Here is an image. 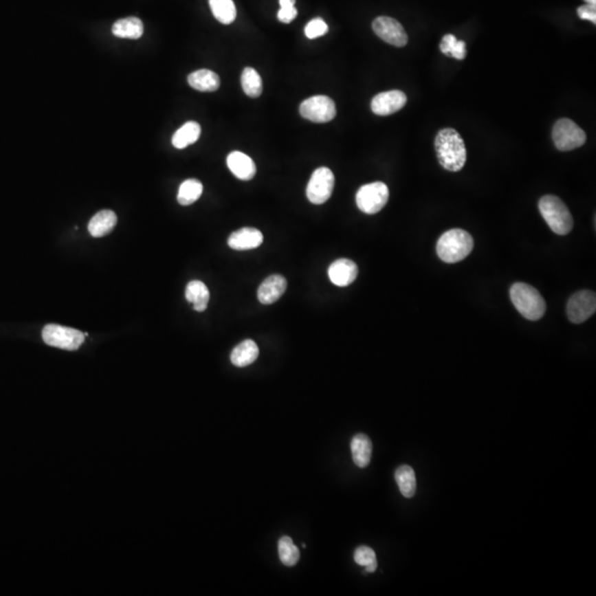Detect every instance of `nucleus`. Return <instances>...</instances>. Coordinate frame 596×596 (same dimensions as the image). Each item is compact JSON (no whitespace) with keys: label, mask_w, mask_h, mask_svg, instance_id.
Masks as SVG:
<instances>
[{"label":"nucleus","mask_w":596,"mask_h":596,"mask_svg":"<svg viewBox=\"0 0 596 596\" xmlns=\"http://www.w3.org/2000/svg\"><path fill=\"white\" fill-rule=\"evenodd\" d=\"M435 151L437 159L446 170L456 173L462 170L466 164V146L461 135L454 129H441L435 138Z\"/></svg>","instance_id":"1"},{"label":"nucleus","mask_w":596,"mask_h":596,"mask_svg":"<svg viewBox=\"0 0 596 596\" xmlns=\"http://www.w3.org/2000/svg\"><path fill=\"white\" fill-rule=\"evenodd\" d=\"M474 249V240L462 229H452L441 235L437 244L439 258L445 263H457L467 258Z\"/></svg>","instance_id":"2"},{"label":"nucleus","mask_w":596,"mask_h":596,"mask_svg":"<svg viewBox=\"0 0 596 596\" xmlns=\"http://www.w3.org/2000/svg\"><path fill=\"white\" fill-rule=\"evenodd\" d=\"M510 298L521 316L529 320H539L546 313V302L540 293L526 283H516L510 289Z\"/></svg>","instance_id":"3"},{"label":"nucleus","mask_w":596,"mask_h":596,"mask_svg":"<svg viewBox=\"0 0 596 596\" xmlns=\"http://www.w3.org/2000/svg\"><path fill=\"white\" fill-rule=\"evenodd\" d=\"M539 210L550 229L559 235H566L573 228V217L566 203L555 196H544L539 201Z\"/></svg>","instance_id":"4"},{"label":"nucleus","mask_w":596,"mask_h":596,"mask_svg":"<svg viewBox=\"0 0 596 596\" xmlns=\"http://www.w3.org/2000/svg\"><path fill=\"white\" fill-rule=\"evenodd\" d=\"M552 140L559 151H570L584 145L586 134L570 118H561L554 124Z\"/></svg>","instance_id":"5"},{"label":"nucleus","mask_w":596,"mask_h":596,"mask_svg":"<svg viewBox=\"0 0 596 596\" xmlns=\"http://www.w3.org/2000/svg\"><path fill=\"white\" fill-rule=\"evenodd\" d=\"M389 200V188L381 181L362 186L357 192L355 202L359 209L367 214L380 212Z\"/></svg>","instance_id":"6"},{"label":"nucleus","mask_w":596,"mask_h":596,"mask_svg":"<svg viewBox=\"0 0 596 596\" xmlns=\"http://www.w3.org/2000/svg\"><path fill=\"white\" fill-rule=\"evenodd\" d=\"M43 339L45 344L52 347L76 350L85 342V335L73 328L50 324L43 328Z\"/></svg>","instance_id":"7"},{"label":"nucleus","mask_w":596,"mask_h":596,"mask_svg":"<svg viewBox=\"0 0 596 596\" xmlns=\"http://www.w3.org/2000/svg\"><path fill=\"white\" fill-rule=\"evenodd\" d=\"M335 187V176L327 167H320L311 175L306 196L313 205H322L331 198Z\"/></svg>","instance_id":"8"},{"label":"nucleus","mask_w":596,"mask_h":596,"mask_svg":"<svg viewBox=\"0 0 596 596\" xmlns=\"http://www.w3.org/2000/svg\"><path fill=\"white\" fill-rule=\"evenodd\" d=\"M300 113L313 123H328L336 118V105L328 96H311L300 104Z\"/></svg>","instance_id":"9"},{"label":"nucleus","mask_w":596,"mask_h":596,"mask_svg":"<svg viewBox=\"0 0 596 596\" xmlns=\"http://www.w3.org/2000/svg\"><path fill=\"white\" fill-rule=\"evenodd\" d=\"M596 311V296L594 291H580L572 295L566 305V315L573 324H582Z\"/></svg>","instance_id":"10"},{"label":"nucleus","mask_w":596,"mask_h":596,"mask_svg":"<svg viewBox=\"0 0 596 596\" xmlns=\"http://www.w3.org/2000/svg\"><path fill=\"white\" fill-rule=\"evenodd\" d=\"M375 34L384 40V43L402 48L408 45L409 38L404 30V25L397 20L390 17H378L373 23Z\"/></svg>","instance_id":"11"},{"label":"nucleus","mask_w":596,"mask_h":596,"mask_svg":"<svg viewBox=\"0 0 596 596\" xmlns=\"http://www.w3.org/2000/svg\"><path fill=\"white\" fill-rule=\"evenodd\" d=\"M406 101L408 98L402 91L379 93L371 101V111L379 116H388L404 109Z\"/></svg>","instance_id":"12"},{"label":"nucleus","mask_w":596,"mask_h":596,"mask_svg":"<svg viewBox=\"0 0 596 596\" xmlns=\"http://www.w3.org/2000/svg\"><path fill=\"white\" fill-rule=\"evenodd\" d=\"M358 266L353 261L340 258L331 263L328 269V276L331 283L339 287H346L355 282L358 276Z\"/></svg>","instance_id":"13"},{"label":"nucleus","mask_w":596,"mask_h":596,"mask_svg":"<svg viewBox=\"0 0 596 596\" xmlns=\"http://www.w3.org/2000/svg\"><path fill=\"white\" fill-rule=\"evenodd\" d=\"M287 289V280L280 274L271 275L262 282L258 289V298L261 304L271 305L283 296Z\"/></svg>","instance_id":"14"},{"label":"nucleus","mask_w":596,"mask_h":596,"mask_svg":"<svg viewBox=\"0 0 596 596\" xmlns=\"http://www.w3.org/2000/svg\"><path fill=\"white\" fill-rule=\"evenodd\" d=\"M263 234L255 228H242L230 235L228 244L236 251L256 249L263 243Z\"/></svg>","instance_id":"15"},{"label":"nucleus","mask_w":596,"mask_h":596,"mask_svg":"<svg viewBox=\"0 0 596 596\" xmlns=\"http://www.w3.org/2000/svg\"><path fill=\"white\" fill-rule=\"evenodd\" d=\"M227 164L231 173L240 180L247 181L256 174L254 162L241 151H232L228 156Z\"/></svg>","instance_id":"16"},{"label":"nucleus","mask_w":596,"mask_h":596,"mask_svg":"<svg viewBox=\"0 0 596 596\" xmlns=\"http://www.w3.org/2000/svg\"><path fill=\"white\" fill-rule=\"evenodd\" d=\"M351 453L353 463L358 467H367L373 455V443L366 434H357L351 441Z\"/></svg>","instance_id":"17"},{"label":"nucleus","mask_w":596,"mask_h":596,"mask_svg":"<svg viewBox=\"0 0 596 596\" xmlns=\"http://www.w3.org/2000/svg\"><path fill=\"white\" fill-rule=\"evenodd\" d=\"M188 83L200 92H214L220 87V78L213 71L202 69L189 74Z\"/></svg>","instance_id":"18"},{"label":"nucleus","mask_w":596,"mask_h":596,"mask_svg":"<svg viewBox=\"0 0 596 596\" xmlns=\"http://www.w3.org/2000/svg\"><path fill=\"white\" fill-rule=\"evenodd\" d=\"M258 344H255L253 340H244L241 344H239L231 353V362L234 364L235 367L243 368L247 367L250 364L258 359Z\"/></svg>","instance_id":"19"},{"label":"nucleus","mask_w":596,"mask_h":596,"mask_svg":"<svg viewBox=\"0 0 596 596\" xmlns=\"http://www.w3.org/2000/svg\"><path fill=\"white\" fill-rule=\"evenodd\" d=\"M118 223V217L112 210H102L91 219L89 232L94 238H102L109 234Z\"/></svg>","instance_id":"20"},{"label":"nucleus","mask_w":596,"mask_h":596,"mask_svg":"<svg viewBox=\"0 0 596 596\" xmlns=\"http://www.w3.org/2000/svg\"><path fill=\"white\" fill-rule=\"evenodd\" d=\"M112 32L114 36L124 39H140L144 34L143 21L137 17H129L120 19L113 25Z\"/></svg>","instance_id":"21"},{"label":"nucleus","mask_w":596,"mask_h":596,"mask_svg":"<svg viewBox=\"0 0 596 596\" xmlns=\"http://www.w3.org/2000/svg\"><path fill=\"white\" fill-rule=\"evenodd\" d=\"M186 298L192 304L195 311H205L210 300V293L201 280H191L186 287Z\"/></svg>","instance_id":"22"},{"label":"nucleus","mask_w":596,"mask_h":596,"mask_svg":"<svg viewBox=\"0 0 596 596\" xmlns=\"http://www.w3.org/2000/svg\"><path fill=\"white\" fill-rule=\"evenodd\" d=\"M201 135V126L197 122H187L173 136V145L177 149H184L196 143Z\"/></svg>","instance_id":"23"},{"label":"nucleus","mask_w":596,"mask_h":596,"mask_svg":"<svg viewBox=\"0 0 596 596\" xmlns=\"http://www.w3.org/2000/svg\"><path fill=\"white\" fill-rule=\"evenodd\" d=\"M395 482H397L401 494L406 498H412L417 492V477L415 470L409 465H402L395 470Z\"/></svg>","instance_id":"24"},{"label":"nucleus","mask_w":596,"mask_h":596,"mask_svg":"<svg viewBox=\"0 0 596 596\" xmlns=\"http://www.w3.org/2000/svg\"><path fill=\"white\" fill-rule=\"evenodd\" d=\"M209 5L219 23L231 25L236 18V8L233 0H209Z\"/></svg>","instance_id":"25"},{"label":"nucleus","mask_w":596,"mask_h":596,"mask_svg":"<svg viewBox=\"0 0 596 596\" xmlns=\"http://www.w3.org/2000/svg\"><path fill=\"white\" fill-rule=\"evenodd\" d=\"M241 85L244 93L250 98H258L263 91L262 78L253 67H245L241 76Z\"/></svg>","instance_id":"26"},{"label":"nucleus","mask_w":596,"mask_h":596,"mask_svg":"<svg viewBox=\"0 0 596 596\" xmlns=\"http://www.w3.org/2000/svg\"><path fill=\"white\" fill-rule=\"evenodd\" d=\"M203 187L201 182L197 179H188L182 182L178 191V202L181 206H190L201 197Z\"/></svg>","instance_id":"27"},{"label":"nucleus","mask_w":596,"mask_h":596,"mask_svg":"<svg viewBox=\"0 0 596 596\" xmlns=\"http://www.w3.org/2000/svg\"><path fill=\"white\" fill-rule=\"evenodd\" d=\"M278 555L284 566H294L300 561V550L295 546L291 537L284 536L278 540Z\"/></svg>","instance_id":"28"},{"label":"nucleus","mask_w":596,"mask_h":596,"mask_svg":"<svg viewBox=\"0 0 596 596\" xmlns=\"http://www.w3.org/2000/svg\"><path fill=\"white\" fill-rule=\"evenodd\" d=\"M355 563L359 566H364L366 571L373 573L378 568L375 552L369 547H359L353 555Z\"/></svg>","instance_id":"29"},{"label":"nucleus","mask_w":596,"mask_h":596,"mask_svg":"<svg viewBox=\"0 0 596 596\" xmlns=\"http://www.w3.org/2000/svg\"><path fill=\"white\" fill-rule=\"evenodd\" d=\"M328 32L327 23L322 18H315L306 25L305 34L308 39H316Z\"/></svg>","instance_id":"30"},{"label":"nucleus","mask_w":596,"mask_h":596,"mask_svg":"<svg viewBox=\"0 0 596 596\" xmlns=\"http://www.w3.org/2000/svg\"><path fill=\"white\" fill-rule=\"evenodd\" d=\"M280 12L277 14L278 20L283 23H291L297 16L295 0H280Z\"/></svg>","instance_id":"31"},{"label":"nucleus","mask_w":596,"mask_h":596,"mask_svg":"<svg viewBox=\"0 0 596 596\" xmlns=\"http://www.w3.org/2000/svg\"><path fill=\"white\" fill-rule=\"evenodd\" d=\"M457 41L459 40H457L456 36H454V34H445V36H443L442 41L440 43L441 52L445 54V56H451Z\"/></svg>","instance_id":"32"},{"label":"nucleus","mask_w":596,"mask_h":596,"mask_svg":"<svg viewBox=\"0 0 596 596\" xmlns=\"http://www.w3.org/2000/svg\"><path fill=\"white\" fill-rule=\"evenodd\" d=\"M577 14L583 20H588L591 23H596V6L592 5H583L577 8Z\"/></svg>","instance_id":"33"},{"label":"nucleus","mask_w":596,"mask_h":596,"mask_svg":"<svg viewBox=\"0 0 596 596\" xmlns=\"http://www.w3.org/2000/svg\"><path fill=\"white\" fill-rule=\"evenodd\" d=\"M466 54H467L466 43L462 41V40H459L456 45H455V48H454L453 52H452L451 56L457 60H464L466 58Z\"/></svg>","instance_id":"34"},{"label":"nucleus","mask_w":596,"mask_h":596,"mask_svg":"<svg viewBox=\"0 0 596 596\" xmlns=\"http://www.w3.org/2000/svg\"><path fill=\"white\" fill-rule=\"evenodd\" d=\"M588 5H592V6H596V0H585Z\"/></svg>","instance_id":"35"}]
</instances>
